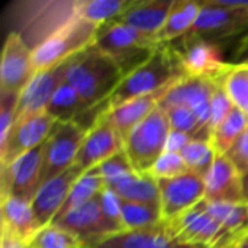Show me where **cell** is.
Wrapping results in <instances>:
<instances>
[{"mask_svg":"<svg viewBox=\"0 0 248 248\" xmlns=\"http://www.w3.org/2000/svg\"><path fill=\"white\" fill-rule=\"evenodd\" d=\"M83 0H16L3 15L7 33H16L31 51L81 19Z\"/></svg>","mask_w":248,"mask_h":248,"instance_id":"6da1fadb","label":"cell"},{"mask_svg":"<svg viewBox=\"0 0 248 248\" xmlns=\"http://www.w3.org/2000/svg\"><path fill=\"white\" fill-rule=\"evenodd\" d=\"M125 74L113 58L90 45L70 60L65 81L80 94L89 108L109 102Z\"/></svg>","mask_w":248,"mask_h":248,"instance_id":"7a4b0ae2","label":"cell"},{"mask_svg":"<svg viewBox=\"0 0 248 248\" xmlns=\"http://www.w3.org/2000/svg\"><path fill=\"white\" fill-rule=\"evenodd\" d=\"M183 77L186 76L174 46H171V44H161L147 61L125 76L119 87L110 96L109 108L166 90Z\"/></svg>","mask_w":248,"mask_h":248,"instance_id":"3957f363","label":"cell"},{"mask_svg":"<svg viewBox=\"0 0 248 248\" xmlns=\"http://www.w3.org/2000/svg\"><path fill=\"white\" fill-rule=\"evenodd\" d=\"M160 45L154 38L116 20L99 26L94 39V46L113 58L125 76L147 61Z\"/></svg>","mask_w":248,"mask_h":248,"instance_id":"277c9868","label":"cell"},{"mask_svg":"<svg viewBox=\"0 0 248 248\" xmlns=\"http://www.w3.org/2000/svg\"><path fill=\"white\" fill-rule=\"evenodd\" d=\"M170 132V121L161 106H157L129 132L124 141V151L137 173H148L166 153Z\"/></svg>","mask_w":248,"mask_h":248,"instance_id":"5b68a950","label":"cell"},{"mask_svg":"<svg viewBox=\"0 0 248 248\" xmlns=\"http://www.w3.org/2000/svg\"><path fill=\"white\" fill-rule=\"evenodd\" d=\"M167 235L182 244L196 248H224L232 246L219 222L209 214L205 201L186 212L161 222Z\"/></svg>","mask_w":248,"mask_h":248,"instance_id":"8992f818","label":"cell"},{"mask_svg":"<svg viewBox=\"0 0 248 248\" xmlns=\"http://www.w3.org/2000/svg\"><path fill=\"white\" fill-rule=\"evenodd\" d=\"M99 26L78 19L67 29L32 51L35 73L45 71L76 57L94 44Z\"/></svg>","mask_w":248,"mask_h":248,"instance_id":"52a82bcc","label":"cell"},{"mask_svg":"<svg viewBox=\"0 0 248 248\" xmlns=\"http://www.w3.org/2000/svg\"><path fill=\"white\" fill-rule=\"evenodd\" d=\"M86 131L76 122H58L44 144L39 187L74 166Z\"/></svg>","mask_w":248,"mask_h":248,"instance_id":"ba28073f","label":"cell"},{"mask_svg":"<svg viewBox=\"0 0 248 248\" xmlns=\"http://www.w3.org/2000/svg\"><path fill=\"white\" fill-rule=\"evenodd\" d=\"M174 49L186 77L221 80L231 68V62L224 61L218 42L180 39V46H174Z\"/></svg>","mask_w":248,"mask_h":248,"instance_id":"9c48e42d","label":"cell"},{"mask_svg":"<svg viewBox=\"0 0 248 248\" xmlns=\"http://www.w3.org/2000/svg\"><path fill=\"white\" fill-rule=\"evenodd\" d=\"M35 74L32 51L16 33H7L0 62V93L20 96Z\"/></svg>","mask_w":248,"mask_h":248,"instance_id":"30bf717a","label":"cell"},{"mask_svg":"<svg viewBox=\"0 0 248 248\" xmlns=\"http://www.w3.org/2000/svg\"><path fill=\"white\" fill-rule=\"evenodd\" d=\"M157 185L160 189V212L163 221L186 212L205 199V179L193 171L157 180Z\"/></svg>","mask_w":248,"mask_h":248,"instance_id":"8fae6325","label":"cell"},{"mask_svg":"<svg viewBox=\"0 0 248 248\" xmlns=\"http://www.w3.org/2000/svg\"><path fill=\"white\" fill-rule=\"evenodd\" d=\"M57 124L58 121L46 112L33 115L15 124L10 129L6 144L0 148L1 169L10 166L22 154L42 145L49 138Z\"/></svg>","mask_w":248,"mask_h":248,"instance_id":"7c38bea8","label":"cell"},{"mask_svg":"<svg viewBox=\"0 0 248 248\" xmlns=\"http://www.w3.org/2000/svg\"><path fill=\"white\" fill-rule=\"evenodd\" d=\"M44 144L22 154L10 166L1 169V196L9 195L32 202L39 189Z\"/></svg>","mask_w":248,"mask_h":248,"instance_id":"4fadbf2b","label":"cell"},{"mask_svg":"<svg viewBox=\"0 0 248 248\" xmlns=\"http://www.w3.org/2000/svg\"><path fill=\"white\" fill-rule=\"evenodd\" d=\"M218 80L201 77H183L177 80L163 96L160 105L163 109L183 106L193 110L208 131L212 96Z\"/></svg>","mask_w":248,"mask_h":248,"instance_id":"5bb4252c","label":"cell"},{"mask_svg":"<svg viewBox=\"0 0 248 248\" xmlns=\"http://www.w3.org/2000/svg\"><path fill=\"white\" fill-rule=\"evenodd\" d=\"M54 225H58L76 235L86 248L94 247L103 240L116 235L115 230L103 215L99 196L89 203L73 209Z\"/></svg>","mask_w":248,"mask_h":248,"instance_id":"9a60e30c","label":"cell"},{"mask_svg":"<svg viewBox=\"0 0 248 248\" xmlns=\"http://www.w3.org/2000/svg\"><path fill=\"white\" fill-rule=\"evenodd\" d=\"M70 60L54 68L39 71L33 76L31 83L19 96L15 124L46 110V106L51 102L54 93L65 81Z\"/></svg>","mask_w":248,"mask_h":248,"instance_id":"2e32d148","label":"cell"},{"mask_svg":"<svg viewBox=\"0 0 248 248\" xmlns=\"http://www.w3.org/2000/svg\"><path fill=\"white\" fill-rule=\"evenodd\" d=\"M83 173L84 171L74 164L67 171L48 180L36 190L31 205L41 228L52 224L57 214L64 206L73 186Z\"/></svg>","mask_w":248,"mask_h":248,"instance_id":"e0dca14e","label":"cell"},{"mask_svg":"<svg viewBox=\"0 0 248 248\" xmlns=\"http://www.w3.org/2000/svg\"><path fill=\"white\" fill-rule=\"evenodd\" d=\"M121 151H124V140L102 116L86 134L74 164L83 171H89Z\"/></svg>","mask_w":248,"mask_h":248,"instance_id":"ac0fdd59","label":"cell"},{"mask_svg":"<svg viewBox=\"0 0 248 248\" xmlns=\"http://www.w3.org/2000/svg\"><path fill=\"white\" fill-rule=\"evenodd\" d=\"M205 201L219 203H246L243 176L235 166L221 154H217L214 166L205 177Z\"/></svg>","mask_w":248,"mask_h":248,"instance_id":"d6986e66","label":"cell"},{"mask_svg":"<svg viewBox=\"0 0 248 248\" xmlns=\"http://www.w3.org/2000/svg\"><path fill=\"white\" fill-rule=\"evenodd\" d=\"M173 1L174 0H132L129 7L113 20L132 26L141 33L155 39L169 16Z\"/></svg>","mask_w":248,"mask_h":248,"instance_id":"ffe728a7","label":"cell"},{"mask_svg":"<svg viewBox=\"0 0 248 248\" xmlns=\"http://www.w3.org/2000/svg\"><path fill=\"white\" fill-rule=\"evenodd\" d=\"M169 89L161 90L158 93H153V94H147V96H141V97L128 100L115 108H109L105 112L103 118L113 126V129L125 141L126 137L129 135V132L160 105V100L163 99V96L166 94V92Z\"/></svg>","mask_w":248,"mask_h":248,"instance_id":"44dd1931","label":"cell"},{"mask_svg":"<svg viewBox=\"0 0 248 248\" xmlns=\"http://www.w3.org/2000/svg\"><path fill=\"white\" fill-rule=\"evenodd\" d=\"M1 228L10 231L28 246L41 230L32 205L15 196H1Z\"/></svg>","mask_w":248,"mask_h":248,"instance_id":"7402d4cb","label":"cell"},{"mask_svg":"<svg viewBox=\"0 0 248 248\" xmlns=\"http://www.w3.org/2000/svg\"><path fill=\"white\" fill-rule=\"evenodd\" d=\"M105 185L124 201L160 208V189L157 180L147 173L141 174L134 171Z\"/></svg>","mask_w":248,"mask_h":248,"instance_id":"603a6c76","label":"cell"},{"mask_svg":"<svg viewBox=\"0 0 248 248\" xmlns=\"http://www.w3.org/2000/svg\"><path fill=\"white\" fill-rule=\"evenodd\" d=\"M202 6L203 0H174L161 31L155 36L157 44H171L183 38L193 28Z\"/></svg>","mask_w":248,"mask_h":248,"instance_id":"cb8c5ba5","label":"cell"},{"mask_svg":"<svg viewBox=\"0 0 248 248\" xmlns=\"http://www.w3.org/2000/svg\"><path fill=\"white\" fill-rule=\"evenodd\" d=\"M92 248H196L173 241L163 225L140 231H125L112 235Z\"/></svg>","mask_w":248,"mask_h":248,"instance_id":"d4e9b609","label":"cell"},{"mask_svg":"<svg viewBox=\"0 0 248 248\" xmlns=\"http://www.w3.org/2000/svg\"><path fill=\"white\" fill-rule=\"evenodd\" d=\"M205 201V199H203ZM209 214L219 222L231 244H238L248 232L247 203H219L205 201Z\"/></svg>","mask_w":248,"mask_h":248,"instance_id":"484cf974","label":"cell"},{"mask_svg":"<svg viewBox=\"0 0 248 248\" xmlns=\"http://www.w3.org/2000/svg\"><path fill=\"white\" fill-rule=\"evenodd\" d=\"M105 187H106V185H105V180H103V177H102V174L99 171V167H94V169H92L89 171H84L81 174V177L73 186L64 206L57 214L52 224L60 221L64 215H67L73 209L80 208V206L89 203L90 201H93L94 198H97L105 190Z\"/></svg>","mask_w":248,"mask_h":248,"instance_id":"4316f807","label":"cell"},{"mask_svg":"<svg viewBox=\"0 0 248 248\" xmlns=\"http://www.w3.org/2000/svg\"><path fill=\"white\" fill-rule=\"evenodd\" d=\"M87 109L90 108L84 103L80 94L64 81L54 93L45 112L58 122H76Z\"/></svg>","mask_w":248,"mask_h":248,"instance_id":"83f0119b","label":"cell"},{"mask_svg":"<svg viewBox=\"0 0 248 248\" xmlns=\"http://www.w3.org/2000/svg\"><path fill=\"white\" fill-rule=\"evenodd\" d=\"M248 128V116L237 106L231 113L212 131L209 142L217 154L225 155L228 150L237 142V140Z\"/></svg>","mask_w":248,"mask_h":248,"instance_id":"f1b7e54d","label":"cell"},{"mask_svg":"<svg viewBox=\"0 0 248 248\" xmlns=\"http://www.w3.org/2000/svg\"><path fill=\"white\" fill-rule=\"evenodd\" d=\"M121 215L124 232L154 228L163 222L160 208L128 202L124 199H121Z\"/></svg>","mask_w":248,"mask_h":248,"instance_id":"f546056e","label":"cell"},{"mask_svg":"<svg viewBox=\"0 0 248 248\" xmlns=\"http://www.w3.org/2000/svg\"><path fill=\"white\" fill-rule=\"evenodd\" d=\"M189 171L206 177L217 158V151L206 140H192L180 153Z\"/></svg>","mask_w":248,"mask_h":248,"instance_id":"4dcf8cb0","label":"cell"},{"mask_svg":"<svg viewBox=\"0 0 248 248\" xmlns=\"http://www.w3.org/2000/svg\"><path fill=\"white\" fill-rule=\"evenodd\" d=\"M132 0H83L81 19L97 26L116 19Z\"/></svg>","mask_w":248,"mask_h":248,"instance_id":"1f68e13d","label":"cell"},{"mask_svg":"<svg viewBox=\"0 0 248 248\" xmlns=\"http://www.w3.org/2000/svg\"><path fill=\"white\" fill-rule=\"evenodd\" d=\"M164 110L167 112L171 131L190 135L193 140L209 141V132L206 131L205 125L201 122V119L193 110L183 106H173Z\"/></svg>","mask_w":248,"mask_h":248,"instance_id":"d6a6232c","label":"cell"},{"mask_svg":"<svg viewBox=\"0 0 248 248\" xmlns=\"http://www.w3.org/2000/svg\"><path fill=\"white\" fill-rule=\"evenodd\" d=\"M232 103L248 116V64H232L222 78Z\"/></svg>","mask_w":248,"mask_h":248,"instance_id":"836d02e7","label":"cell"},{"mask_svg":"<svg viewBox=\"0 0 248 248\" xmlns=\"http://www.w3.org/2000/svg\"><path fill=\"white\" fill-rule=\"evenodd\" d=\"M29 248H86L84 244L67 230L58 225H46L38 231Z\"/></svg>","mask_w":248,"mask_h":248,"instance_id":"e575fe53","label":"cell"},{"mask_svg":"<svg viewBox=\"0 0 248 248\" xmlns=\"http://www.w3.org/2000/svg\"><path fill=\"white\" fill-rule=\"evenodd\" d=\"M224 78V77H222ZM222 78L217 81V87L212 96V103H211V113H209V122H208V132H209V138L212 131L231 113V110L235 108V105L232 103V100L230 99Z\"/></svg>","mask_w":248,"mask_h":248,"instance_id":"d590c367","label":"cell"},{"mask_svg":"<svg viewBox=\"0 0 248 248\" xmlns=\"http://www.w3.org/2000/svg\"><path fill=\"white\" fill-rule=\"evenodd\" d=\"M186 171H189V169L180 154L164 153L147 174H150L155 180H161V179H171L180 176Z\"/></svg>","mask_w":248,"mask_h":248,"instance_id":"8d00e7d4","label":"cell"},{"mask_svg":"<svg viewBox=\"0 0 248 248\" xmlns=\"http://www.w3.org/2000/svg\"><path fill=\"white\" fill-rule=\"evenodd\" d=\"M19 96L0 93V148L6 144L10 129L16 121Z\"/></svg>","mask_w":248,"mask_h":248,"instance_id":"74e56055","label":"cell"},{"mask_svg":"<svg viewBox=\"0 0 248 248\" xmlns=\"http://www.w3.org/2000/svg\"><path fill=\"white\" fill-rule=\"evenodd\" d=\"M99 167V171L105 180V183L112 182L115 179H119L122 176H126L129 173H134V167L129 163L125 151H121L115 155H112L110 158H108L106 161H103Z\"/></svg>","mask_w":248,"mask_h":248,"instance_id":"f35d334b","label":"cell"},{"mask_svg":"<svg viewBox=\"0 0 248 248\" xmlns=\"http://www.w3.org/2000/svg\"><path fill=\"white\" fill-rule=\"evenodd\" d=\"M225 157L235 166L241 176L248 173V128L237 140V142L228 150Z\"/></svg>","mask_w":248,"mask_h":248,"instance_id":"ab89813d","label":"cell"},{"mask_svg":"<svg viewBox=\"0 0 248 248\" xmlns=\"http://www.w3.org/2000/svg\"><path fill=\"white\" fill-rule=\"evenodd\" d=\"M193 138L190 135H186V134H182V132H176V131H171L170 135H169V140H167V145H166V153H176V154H180L185 147L192 141Z\"/></svg>","mask_w":248,"mask_h":248,"instance_id":"60d3db41","label":"cell"},{"mask_svg":"<svg viewBox=\"0 0 248 248\" xmlns=\"http://www.w3.org/2000/svg\"><path fill=\"white\" fill-rule=\"evenodd\" d=\"M0 248H29V246L23 240H20L19 237H16L15 234H12L10 231L1 228Z\"/></svg>","mask_w":248,"mask_h":248,"instance_id":"b9f144b4","label":"cell"},{"mask_svg":"<svg viewBox=\"0 0 248 248\" xmlns=\"http://www.w3.org/2000/svg\"><path fill=\"white\" fill-rule=\"evenodd\" d=\"M232 64H248V33L238 44L235 54H234V62Z\"/></svg>","mask_w":248,"mask_h":248,"instance_id":"7bdbcfd3","label":"cell"},{"mask_svg":"<svg viewBox=\"0 0 248 248\" xmlns=\"http://www.w3.org/2000/svg\"><path fill=\"white\" fill-rule=\"evenodd\" d=\"M243 192H244V201L248 202V173L243 176Z\"/></svg>","mask_w":248,"mask_h":248,"instance_id":"ee69618b","label":"cell"},{"mask_svg":"<svg viewBox=\"0 0 248 248\" xmlns=\"http://www.w3.org/2000/svg\"><path fill=\"white\" fill-rule=\"evenodd\" d=\"M237 248H248V232L240 240V243H238V246Z\"/></svg>","mask_w":248,"mask_h":248,"instance_id":"f6af8a7d","label":"cell"},{"mask_svg":"<svg viewBox=\"0 0 248 248\" xmlns=\"http://www.w3.org/2000/svg\"><path fill=\"white\" fill-rule=\"evenodd\" d=\"M238 244H232V246H228V247H224V248H237Z\"/></svg>","mask_w":248,"mask_h":248,"instance_id":"bcb514c9","label":"cell"},{"mask_svg":"<svg viewBox=\"0 0 248 248\" xmlns=\"http://www.w3.org/2000/svg\"><path fill=\"white\" fill-rule=\"evenodd\" d=\"M247 205H248V202H247Z\"/></svg>","mask_w":248,"mask_h":248,"instance_id":"7dc6e473","label":"cell"}]
</instances>
